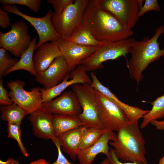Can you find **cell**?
<instances>
[{"label": "cell", "mask_w": 164, "mask_h": 164, "mask_svg": "<svg viewBox=\"0 0 164 164\" xmlns=\"http://www.w3.org/2000/svg\"><path fill=\"white\" fill-rule=\"evenodd\" d=\"M99 118L104 128L117 132L131 123L125 112L117 105L95 90Z\"/></svg>", "instance_id": "cell-10"}, {"label": "cell", "mask_w": 164, "mask_h": 164, "mask_svg": "<svg viewBox=\"0 0 164 164\" xmlns=\"http://www.w3.org/2000/svg\"><path fill=\"white\" fill-rule=\"evenodd\" d=\"M107 158L109 160V164H144L138 162H123L120 161L116 156L113 148L110 149L109 155Z\"/></svg>", "instance_id": "cell-34"}, {"label": "cell", "mask_w": 164, "mask_h": 164, "mask_svg": "<svg viewBox=\"0 0 164 164\" xmlns=\"http://www.w3.org/2000/svg\"><path fill=\"white\" fill-rule=\"evenodd\" d=\"M82 108L77 116L88 128H104L100 121L94 90L89 84H75L71 86Z\"/></svg>", "instance_id": "cell-5"}, {"label": "cell", "mask_w": 164, "mask_h": 164, "mask_svg": "<svg viewBox=\"0 0 164 164\" xmlns=\"http://www.w3.org/2000/svg\"><path fill=\"white\" fill-rule=\"evenodd\" d=\"M84 125V124L77 116L53 114V128L56 137L63 132Z\"/></svg>", "instance_id": "cell-22"}, {"label": "cell", "mask_w": 164, "mask_h": 164, "mask_svg": "<svg viewBox=\"0 0 164 164\" xmlns=\"http://www.w3.org/2000/svg\"><path fill=\"white\" fill-rule=\"evenodd\" d=\"M36 50L33 55V62L37 73L46 70L55 58L62 56L55 42L45 43Z\"/></svg>", "instance_id": "cell-19"}, {"label": "cell", "mask_w": 164, "mask_h": 164, "mask_svg": "<svg viewBox=\"0 0 164 164\" xmlns=\"http://www.w3.org/2000/svg\"><path fill=\"white\" fill-rule=\"evenodd\" d=\"M151 109L143 117L140 128L143 129L152 121L164 117V94L151 103Z\"/></svg>", "instance_id": "cell-25"}, {"label": "cell", "mask_w": 164, "mask_h": 164, "mask_svg": "<svg viewBox=\"0 0 164 164\" xmlns=\"http://www.w3.org/2000/svg\"><path fill=\"white\" fill-rule=\"evenodd\" d=\"M55 42L66 62L69 73L92 55L99 46H82L61 38Z\"/></svg>", "instance_id": "cell-12"}, {"label": "cell", "mask_w": 164, "mask_h": 164, "mask_svg": "<svg viewBox=\"0 0 164 164\" xmlns=\"http://www.w3.org/2000/svg\"><path fill=\"white\" fill-rule=\"evenodd\" d=\"M47 162L44 159H40L38 160L32 161L27 164H46ZM10 164H21L16 159L13 158L12 161Z\"/></svg>", "instance_id": "cell-37"}, {"label": "cell", "mask_w": 164, "mask_h": 164, "mask_svg": "<svg viewBox=\"0 0 164 164\" xmlns=\"http://www.w3.org/2000/svg\"><path fill=\"white\" fill-rule=\"evenodd\" d=\"M74 0H48L47 2L50 4L55 10V13L59 15L67 6L74 2Z\"/></svg>", "instance_id": "cell-31"}, {"label": "cell", "mask_w": 164, "mask_h": 164, "mask_svg": "<svg viewBox=\"0 0 164 164\" xmlns=\"http://www.w3.org/2000/svg\"><path fill=\"white\" fill-rule=\"evenodd\" d=\"M99 7L118 19L126 27L132 29L139 19L138 0H95Z\"/></svg>", "instance_id": "cell-8"}, {"label": "cell", "mask_w": 164, "mask_h": 164, "mask_svg": "<svg viewBox=\"0 0 164 164\" xmlns=\"http://www.w3.org/2000/svg\"><path fill=\"white\" fill-rule=\"evenodd\" d=\"M7 32H0V47L18 57L29 46L32 41L28 27L22 20H19L10 25Z\"/></svg>", "instance_id": "cell-7"}, {"label": "cell", "mask_w": 164, "mask_h": 164, "mask_svg": "<svg viewBox=\"0 0 164 164\" xmlns=\"http://www.w3.org/2000/svg\"><path fill=\"white\" fill-rule=\"evenodd\" d=\"M8 12L2 8L0 9V26L3 29L7 28L11 24Z\"/></svg>", "instance_id": "cell-35"}, {"label": "cell", "mask_w": 164, "mask_h": 164, "mask_svg": "<svg viewBox=\"0 0 164 164\" xmlns=\"http://www.w3.org/2000/svg\"><path fill=\"white\" fill-rule=\"evenodd\" d=\"M89 0H75L59 15L53 12L52 24L61 38L67 39L74 29L81 23L84 13Z\"/></svg>", "instance_id": "cell-6"}, {"label": "cell", "mask_w": 164, "mask_h": 164, "mask_svg": "<svg viewBox=\"0 0 164 164\" xmlns=\"http://www.w3.org/2000/svg\"><path fill=\"white\" fill-rule=\"evenodd\" d=\"M91 80L83 66L80 64L68 74L60 83L50 88H40L42 103L50 102L59 95L68 87L75 84H89Z\"/></svg>", "instance_id": "cell-13"}, {"label": "cell", "mask_w": 164, "mask_h": 164, "mask_svg": "<svg viewBox=\"0 0 164 164\" xmlns=\"http://www.w3.org/2000/svg\"><path fill=\"white\" fill-rule=\"evenodd\" d=\"M1 120L21 126L24 118L29 113L15 103L0 107Z\"/></svg>", "instance_id": "cell-23"}, {"label": "cell", "mask_w": 164, "mask_h": 164, "mask_svg": "<svg viewBox=\"0 0 164 164\" xmlns=\"http://www.w3.org/2000/svg\"><path fill=\"white\" fill-rule=\"evenodd\" d=\"M36 38L35 37L32 40L29 47L22 54L19 60L5 73L4 76L13 71L19 70H26L33 76H36L37 73L33 64V54L34 50H36Z\"/></svg>", "instance_id": "cell-21"}, {"label": "cell", "mask_w": 164, "mask_h": 164, "mask_svg": "<svg viewBox=\"0 0 164 164\" xmlns=\"http://www.w3.org/2000/svg\"><path fill=\"white\" fill-rule=\"evenodd\" d=\"M55 145L58 151V157L56 160L52 163L47 162L46 164H73L68 161L64 156L61 150L60 145L57 138L53 142Z\"/></svg>", "instance_id": "cell-33"}, {"label": "cell", "mask_w": 164, "mask_h": 164, "mask_svg": "<svg viewBox=\"0 0 164 164\" xmlns=\"http://www.w3.org/2000/svg\"><path fill=\"white\" fill-rule=\"evenodd\" d=\"M2 8L8 12L23 18L30 23L36 29L39 37L36 50L43 43L48 41L55 42L61 38V35L55 29L51 21L53 12L48 10L46 14L41 17H35L27 15L20 11L15 5H4Z\"/></svg>", "instance_id": "cell-9"}, {"label": "cell", "mask_w": 164, "mask_h": 164, "mask_svg": "<svg viewBox=\"0 0 164 164\" xmlns=\"http://www.w3.org/2000/svg\"><path fill=\"white\" fill-rule=\"evenodd\" d=\"M13 102L9 96V91L3 86L2 78L0 79V104L1 106L12 104Z\"/></svg>", "instance_id": "cell-32"}, {"label": "cell", "mask_w": 164, "mask_h": 164, "mask_svg": "<svg viewBox=\"0 0 164 164\" xmlns=\"http://www.w3.org/2000/svg\"><path fill=\"white\" fill-rule=\"evenodd\" d=\"M101 43L114 42L131 37L134 32L111 14L101 9L95 0H90L81 23Z\"/></svg>", "instance_id": "cell-1"}, {"label": "cell", "mask_w": 164, "mask_h": 164, "mask_svg": "<svg viewBox=\"0 0 164 164\" xmlns=\"http://www.w3.org/2000/svg\"></svg>", "instance_id": "cell-41"}, {"label": "cell", "mask_w": 164, "mask_h": 164, "mask_svg": "<svg viewBox=\"0 0 164 164\" xmlns=\"http://www.w3.org/2000/svg\"><path fill=\"white\" fill-rule=\"evenodd\" d=\"M161 9L157 0H145L144 4L139 8L138 16L139 18L147 12L151 11H159Z\"/></svg>", "instance_id": "cell-30"}, {"label": "cell", "mask_w": 164, "mask_h": 164, "mask_svg": "<svg viewBox=\"0 0 164 164\" xmlns=\"http://www.w3.org/2000/svg\"><path fill=\"white\" fill-rule=\"evenodd\" d=\"M9 91V96L13 102L31 114L42 105L40 88H33L30 91L25 90V82L20 80H10L7 83Z\"/></svg>", "instance_id": "cell-11"}, {"label": "cell", "mask_w": 164, "mask_h": 164, "mask_svg": "<svg viewBox=\"0 0 164 164\" xmlns=\"http://www.w3.org/2000/svg\"><path fill=\"white\" fill-rule=\"evenodd\" d=\"M150 123L154 126L157 130L164 131V120L162 121H153Z\"/></svg>", "instance_id": "cell-36"}, {"label": "cell", "mask_w": 164, "mask_h": 164, "mask_svg": "<svg viewBox=\"0 0 164 164\" xmlns=\"http://www.w3.org/2000/svg\"><path fill=\"white\" fill-rule=\"evenodd\" d=\"M97 90L105 97L119 107L125 113L131 123L138 122V121L143 118L149 111L143 110L138 107L130 106L123 102L120 101L108 88L103 84L100 85Z\"/></svg>", "instance_id": "cell-20"}, {"label": "cell", "mask_w": 164, "mask_h": 164, "mask_svg": "<svg viewBox=\"0 0 164 164\" xmlns=\"http://www.w3.org/2000/svg\"><path fill=\"white\" fill-rule=\"evenodd\" d=\"M66 40L86 46H98L103 43L97 41L90 31L81 23L74 29L70 36Z\"/></svg>", "instance_id": "cell-24"}, {"label": "cell", "mask_w": 164, "mask_h": 164, "mask_svg": "<svg viewBox=\"0 0 164 164\" xmlns=\"http://www.w3.org/2000/svg\"><path fill=\"white\" fill-rule=\"evenodd\" d=\"M108 130L105 128H87L82 137L79 151L94 144L97 141L102 134Z\"/></svg>", "instance_id": "cell-26"}, {"label": "cell", "mask_w": 164, "mask_h": 164, "mask_svg": "<svg viewBox=\"0 0 164 164\" xmlns=\"http://www.w3.org/2000/svg\"><path fill=\"white\" fill-rule=\"evenodd\" d=\"M116 136L114 131L108 130L101 136L97 141L93 145L78 152L77 159L80 164H91L96 156L102 153L108 157L110 149L109 141H113Z\"/></svg>", "instance_id": "cell-17"}, {"label": "cell", "mask_w": 164, "mask_h": 164, "mask_svg": "<svg viewBox=\"0 0 164 164\" xmlns=\"http://www.w3.org/2000/svg\"><path fill=\"white\" fill-rule=\"evenodd\" d=\"M41 0H0V3L4 5L17 4L26 6L32 11L37 12L39 10Z\"/></svg>", "instance_id": "cell-29"}, {"label": "cell", "mask_w": 164, "mask_h": 164, "mask_svg": "<svg viewBox=\"0 0 164 164\" xmlns=\"http://www.w3.org/2000/svg\"><path fill=\"white\" fill-rule=\"evenodd\" d=\"M100 164H109V162L108 159L106 157V158L103 159L100 163Z\"/></svg>", "instance_id": "cell-39"}, {"label": "cell", "mask_w": 164, "mask_h": 164, "mask_svg": "<svg viewBox=\"0 0 164 164\" xmlns=\"http://www.w3.org/2000/svg\"><path fill=\"white\" fill-rule=\"evenodd\" d=\"M7 131L8 137L14 139L17 141L18 146L23 155L27 157L28 154L27 150L21 140V126L8 123Z\"/></svg>", "instance_id": "cell-28"}, {"label": "cell", "mask_w": 164, "mask_h": 164, "mask_svg": "<svg viewBox=\"0 0 164 164\" xmlns=\"http://www.w3.org/2000/svg\"><path fill=\"white\" fill-rule=\"evenodd\" d=\"M13 158H9L5 161H3L0 160V164H10L12 161Z\"/></svg>", "instance_id": "cell-38"}, {"label": "cell", "mask_w": 164, "mask_h": 164, "mask_svg": "<svg viewBox=\"0 0 164 164\" xmlns=\"http://www.w3.org/2000/svg\"><path fill=\"white\" fill-rule=\"evenodd\" d=\"M69 74L67 64L62 56L57 57L44 71L37 73L36 81L46 89L60 83Z\"/></svg>", "instance_id": "cell-16"}, {"label": "cell", "mask_w": 164, "mask_h": 164, "mask_svg": "<svg viewBox=\"0 0 164 164\" xmlns=\"http://www.w3.org/2000/svg\"><path fill=\"white\" fill-rule=\"evenodd\" d=\"M42 106L53 114L78 116L82 112L80 104L72 91L64 92L51 101L43 103Z\"/></svg>", "instance_id": "cell-14"}, {"label": "cell", "mask_w": 164, "mask_h": 164, "mask_svg": "<svg viewBox=\"0 0 164 164\" xmlns=\"http://www.w3.org/2000/svg\"><path fill=\"white\" fill-rule=\"evenodd\" d=\"M136 40L130 37L114 42H104L95 52L83 61L81 64L86 71L104 68L103 63L113 60L130 53L131 47Z\"/></svg>", "instance_id": "cell-4"}, {"label": "cell", "mask_w": 164, "mask_h": 164, "mask_svg": "<svg viewBox=\"0 0 164 164\" xmlns=\"http://www.w3.org/2000/svg\"><path fill=\"white\" fill-rule=\"evenodd\" d=\"M157 164H164V155L163 156L160 158Z\"/></svg>", "instance_id": "cell-40"}, {"label": "cell", "mask_w": 164, "mask_h": 164, "mask_svg": "<svg viewBox=\"0 0 164 164\" xmlns=\"http://www.w3.org/2000/svg\"><path fill=\"white\" fill-rule=\"evenodd\" d=\"M87 128L85 125L82 126L63 132L56 137L61 149L73 161L77 159L82 137Z\"/></svg>", "instance_id": "cell-18"}, {"label": "cell", "mask_w": 164, "mask_h": 164, "mask_svg": "<svg viewBox=\"0 0 164 164\" xmlns=\"http://www.w3.org/2000/svg\"><path fill=\"white\" fill-rule=\"evenodd\" d=\"M17 58H13L7 51L3 48H0V78H2L5 73L13 67L18 61Z\"/></svg>", "instance_id": "cell-27"}, {"label": "cell", "mask_w": 164, "mask_h": 164, "mask_svg": "<svg viewBox=\"0 0 164 164\" xmlns=\"http://www.w3.org/2000/svg\"><path fill=\"white\" fill-rule=\"evenodd\" d=\"M28 118L32 127L33 134L38 138L55 140L53 128V114L42 105L30 114Z\"/></svg>", "instance_id": "cell-15"}, {"label": "cell", "mask_w": 164, "mask_h": 164, "mask_svg": "<svg viewBox=\"0 0 164 164\" xmlns=\"http://www.w3.org/2000/svg\"><path fill=\"white\" fill-rule=\"evenodd\" d=\"M164 29V25L158 27L151 38L145 36L140 41H135L131 47V57L127 61L126 66L131 77L138 85L143 79V71L149 64L164 57V49H160L158 41Z\"/></svg>", "instance_id": "cell-2"}, {"label": "cell", "mask_w": 164, "mask_h": 164, "mask_svg": "<svg viewBox=\"0 0 164 164\" xmlns=\"http://www.w3.org/2000/svg\"><path fill=\"white\" fill-rule=\"evenodd\" d=\"M109 143L120 161L148 164L145 156V142L138 122L130 123L120 128L115 139Z\"/></svg>", "instance_id": "cell-3"}]
</instances>
